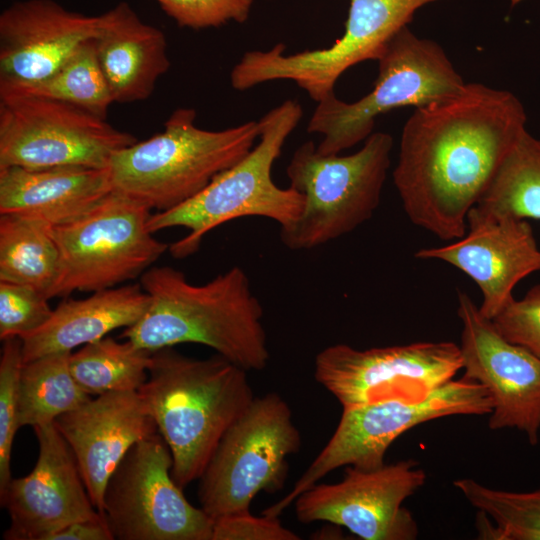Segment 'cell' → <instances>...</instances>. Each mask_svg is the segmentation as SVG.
<instances>
[{
    "label": "cell",
    "mask_w": 540,
    "mask_h": 540,
    "mask_svg": "<svg viewBox=\"0 0 540 540\" xmlns=\"http://www.w3.org/2000/svg\"><path fill=\"white\" fill-rule=\"evenodd\" d=\"M510 91L471 82L415 108L405 122L393 182L410 221L441 240L467 232V216L528 131Z\"/></svg>",
    "instance_id": "6da1fadb"
},
{
    "label": "cell",
    "mask_w": 540,
    "mask_h": 540,
    "mask_svg": "<svg viewBox=\"0 0 540 540\" xmlns=\"http://www.w3.org/2000/svg\"><path fill=\"white\" fill-rule=\"evenodd\" d=\"M140 284L149 306L121 338L151 352L183 343L201 344L247 371L267 366L263 307L239 266L201 285L190 283L173 267H152Z\"/></svg>",
    "instance_id": "7a4b0ae2"
},
{
    "label": "cell",
    "mask_w": 540,
    "mask_h": 540,
    "mask_svg": "<svg viewBox=\"0 0 540 540\" xmlns=\"http://www.w3.org/2000/svg\"><path fill=\"white\" fill-rule=\"evenodd\" d=\"M247 372L217 353L206 359L173 347L152 353L138 394L170 449L171 473L182 489L200 478L225 432L253 402Z\"/></svg>",
    "instance_id": "3957f363"
},
{
    "label": "cell",
    "mask_w": 540,
    "mask_h": 540,
    "mask_svg": "<svg viewBox=\"0 0 540 540\" xmlns=\"http://www.w3.org/2000/svg\"><path fill=\"white\" fill-rule=\"evenodd\" d=\"M196 115L177 108L160 133L116 152L108 166L113 191L151 210H170L243 159L259 138L258 121L211 131L195 125Z\"/></svg>",
    "instance_id": "277c9868"
},
{
    "label": "cell",
    "mask_w": 540,
    "mask_h": 540,
    "mask_svg": "<svg viewBox=\"0 0 540 540\" xmlns=\"http://www.w3.org/2000/svg\"><path fill=\"white\" fill-rule=\"evenodd\" d=\"M302 116V106L296 100L274 107L258 121L260 140L243 159L219 173L191 199L151 215L148 226L152 233L172 227L188 230L186 236L169 245L173 257L196 253L210 231L237 218L264 217L280 227L298 218L303 195L291 187H278L272 179V167Z\"/></svg>",
    "instance_id": "5b68a950"
},
{
    "label": "cell",
    "mask_w": 540,
    "mask_h": 540,
    "mask_svg": "<svg viewBox=\"0 0 540 540\" xmlns=\"http://www.w3.org/2000/svg\"><path fill=\"white\" fill-rule=\"evenodd\" d=\"M393 137L373 132L349 155H324L313 141L293 153L286 174L289 187L303 195L298 218L280 227L291 250H310L346 235L368 221L381 200L391 163Z\"/></svg>",
    "instance_id": "8992f818"
},
{
    "label": "cell",
    "mask_w": 540,
    "mask_h": 540,
    "mask_svg": "<svg viewBox=\"0 0 540 540\" xmlns=\"http://www.w3.org/2000/svg\"><path fill=\"white\" fill-rule=\"evenodd\" d=\"M377 62V78L365 96L348 103L332 93L317 103L307 131L322 136L319 153L340 154L369 137L381 114L442 100L466 83L440 44L408 26L388 41Z\"/></svg>",
    "instance_id": "52a82bcc"
},
{
    "label": "cell",
    "mask_w": 540,
    "mask_h": 540,
    "mask_svg": "<svg viewBox=\"0 0 540 540\" xmlns=\"http://www.w3.org/2000/svg\"><path fill=\"white\" fill-rule=\"evenodd\" d=\"M151 211L112 191L86 214L49 227L60 254L59 278L50 299L141 277L169 249L149 229Z\"/></svg>",
    "instance_id": "ba28073f"
},
{
    "label": "cell",
    "mask_w": 540,
    "mask_h": 540,
    "mask_svg": "<svg viewBox=\"0 0 540 540\" xmlns=\"http://www.w3.org/2000/svg\"><path fill=\"white\" fill-rule=\"evenodd\" d=\"M493 403L480 383L461 377L417 401L389 400L344 408L333 435L290 492L264 509L279 517L304 491L340 467L375 469L385 464L391 444L425 422L457 415H489Z\"/></svg>",
    "instance_id": "9c48e42d"
},
{
    "label": "cell",
    "mask_w": 540,
    "mask_h": 540,
    "mask_svg": "<svg viewBox=\"0 0 540 540\" xmlns=\"http://www.w3.org/2000/svg\"><path fill=\"white\" fill-rule=\"evenodd\" d=\"M300 447L288 403L275 392L255 397L225 432L198 479L200 507L213 520L249 510L258 493L284 486L288 457Z\"/></svg>",
    "instance_id": "30bf717a"
},
{
    "label": "cell",
    "mask_w": 540,
    "mask_h": 540,
    "mask_svg": "<svg viewBox=\"0 0 540 540\" xmlns=\"http://www.w3.org/2000/svg\"><path fill=\"white\" fill-rule=\"evenodd\" d=\"M344 32L332 45L285 54L283 43L243 54L230 72L231 86L248 90L274 80H291L315 102L334 92L351 67L376 60L388 41L408 26L421 7L438 0H348Z\"/></svg>",
    "instance_id": "8fae6325"
},
{
    "label": "cell",
    "mask_w": 540,
    "mask_h": 540,
    "mask_svg": "<svg viewBox=\"0 0 540 540\" xmlns=\"http://www.w3.org/2000/svg\"><path fill=\"white\" fill-rule=\"evenodd\" d=\"M137 139L72 104L32 95L0 94V168H108Z\"/></svg>",
    "instance_id": "7c38bea8"
},
{
    "label": "cell",
    "mask_w": 540,
    "mask_h": 540,
    "mask_svg": "<svg viewBox=\"0 0 540 540\" xmlns=\"http://www.w3.org/2000/svg\"><path fill=\"white\" fill-rule=\"evenodd\" d=\"M172 464L158 431L126 453L103 496L102 516L114 539L212 540L213 519L185 498Z\"/></svg>",
    "instance_id": "4fadbf2b"
},
{
    "label": "cell",
    "mask_w": 540,
    "mask_h": 540,
    "mask_svg": "<svg viewBox=\"0 0 540 540\" xmlns=\"http://www.w3.org/2000/svg\"><path fill=\"white\" fill-rule=\"evenodd\" d=\"M462 367L460 347L450 341L365 350L339 343L316 355L314 377L344 409L424 399L453 380Z\"/></svg>",
    "instance_id": "5bb4252c"
},
{
    "label": "cell",
    "mask_w": 540,
    "mask_h": 540,
    "mask_svg": "<svg viewBox=\"0 0 540 540\" xmlns=\"http://www.w3.org/2000/svg\"><path fill=\"white\" fill-rule=\"evenodd\" d=\"M425 482V471L410 459L375 469L348 466L340 482L316 483L293 504L303 523L330 522L364 540H413L418 525L403 503Z\"/></svg>",
    "instance_id": "9a60e30c"
},
{
    "label": "cell",
    "mask_w": 540,
    "mask_h": 540,
    "mask_svg": "<svg viewBox=\"0 0 540 540\" xmlns=\"http://www.w3.org/2000/svg\"><path fill=\"white\" fill-rule=\"evenodd\" d=\"M464 377L492 399L491 430L514 428L535 446L540 433V358L506 339L466 292L458 293Z\"/></svg>",
    "instance_id": "2e32d148"
},
{
    "label": "cell",
    "mask_w": 540,
    "mask_h": 540,
    "mask_svg": "<svg viewBox=\"0 0 540 540\" xmlns=\"http://www.w3.org/2000/svg\"><path fill=\"white\" fill-rule=\"evenodd\" d=\"M39 454L26 476L0 491L10 524L5 540H50L71 523L103 517L94 507L75 456L54 422L33 427Z\"/></svg>",
    "instance_id": "e0dca14e"
},
{
    "label": "cell",
    "mask_w": 540,
    "mask_h": 540,
    "mask_svg": "<svg viewBox=\"0 0 540 540\" xmlns=\"http://www.w3.org/2000/svg\"><path fill=\"white\" fill-rule=\"evenodd\" d=\"M467 230L451 244L420 249L414 256L446 262L469 276L482 293L481 313L492 320L514 299L515 286L540 271V249L527 220L495 216L477 206L468 213Z\"/></svg>",
    "instance_id": "ac0fdd59"
},
{
    "label": "cell",
    "mask_w": 540,
    "mask_h": 540,
    "mask_svg": "<svg viewBox=\"0 0 540 540\" xmlns=\"http://www.w3.org/2000/svg\"><path fill=\"white\" fill-rule=\"evenodd\" d=\"M70 446L89 497L102 515L106 484L126 453L157 432L138 391H111L90 398L54 421Z\"/></svg>",
    "instance_id": "d6986e66"
},
{
    "label": "cell",
    "mask_w": 540,
    "mask_h": 540,
    "mask_svg": "<svg viewBox=\"0 0 540 540\" xmlns=\"http://www.w3.org/2000/svg\"><path fill=\"white\" fill-rule=\"evenodd\" d=\"M97 28L98 16L68 10L54 0L12 3L0 14V82L46 78L95 38Z\"/></svg>",
    "instance_id": "ffe728a7"
},
{
    "label": "cell",
    "mask_w": 540,
    "mask_h": 540,
    "mask_svg": "<svg viewBox=\"0 0 540 540\" xmlns=\"http://www.w3.org/2000/svg\"><path fill=\"white\" fill-rule=\"evenodd\" d=\"M113 191L108 168H0V215L50 227L86 214Z\"/></svg>",
    "instance_id": "44dd1931"
},
{
    "label": "cell",
    "mask_w": 540,
    "mask_h": 540,
    "mask_svg": "<svg viewBox=\"0 0 540 540\" xmlns=\"http://www.w3.org/2000/svg\"><path fill=\"white\" fill-rule=\"evenodd\" d=\"M94 42L114 102L146 100L170 68L164 33L125 1L98 16Z\"/></svg>",
    "instance_id": "7402d4cb"
},
{
    "label": "cell",
    "mask_w": 540,
    "mask_h": 540,
    "mask_svg": "<svg viewBox=\"0 0 540 540\" xmlns=\"http://www.w3.org/2000/svg\"><path fill=\"white\" fill-rule=\"evenodd\" d=\"M148 306L149 296L141 284L95 291L84 299L66 297L44 325L21 338L23 362L51 353L72 352L115 329L130 327L142 318Z\"/></svg>",
    "instance_id": "603a6c76"
},
{
    "label": "cell",
    "mask_w": 540,
    "mask_h": 540,
    "mask_svg": "<svg viewBox=\"0 0 540 540\" xmlns=\"http://www.w3.org/2000/svg\"><path fill=\"white\" fill-rule=\"evenodd\" d=\"M48 225L0 215V281L32 287L50 299L60 254Z\"/></svg>",
    "instance_id": "cb8c5ba5"
},
{
    "label": "cell",
    "mask_w": 540,
    "mask_h": 540,
    "mask_svg": "<svg viewBox=\"0 0 540 540\" xmlns=\"http://www.w3.org/2000/svg\"><path fill=\"white\" fill-rule=\"evenodd\" d=\"M71 352H57L24 363L19 379V426L53 423L91 397L75 380Z\"/></svg>",
    "instance_id": "d4e9b609"
},
{
    "label": "cell",
    "mask_w": 540,
    "mask_h": 540,
    "mask_svg": "<svg viewBox=\"0 0 540 540\" xmlns=\"http://www.w3.org/2000/svg\"><path fill=\"white\" fill-rule=\"evenodd\" d=\"M0 94H23L66 102L107 118L114 102L101 69L94 38L78 49L52 74L30 83L0 82Z\"/></svg>",
    "instance_id": "484cf974"
},
{
    "label": "cell",
    "mask_w": 540,
    "mask_h": 540,
    "mask_svg": "<svg viewBox=\"0 0 540 540\" xmlns=\"http://www.w3.org/2000/svg\"><path fill=\"white\" fill-rule=\"evenodd\" d=\"M152 353L127 339L104 337L71 352L69 367L89 395L138 391L147 380Z\"/></svg>",
    "instance_id": "4316f807"
},
{
    "label": "cell",
    "mask_w": 540,
    "mask_h": 540,
    "mask_svg": "<svg viewBox=\"0 0 540 540\" xmlns=\"http://www.w3.org/2000/svg\"><path fill=\"white\" fill-rule=\"evenodd\" d=\"M478 511L479 536L497 540H540V486L528 492L499 490L472 478L453 482Z\"/></svg>",
    "instance_id": "83f0119b"
},
{
    "label": "cell",
    "mask_w": 540,
    "mask_h": 540,
    "mask_svg": "<svg viewBox=\"0 0 540 540\" xmlns=\"http://www.w3.org/2000/svg\"><path fill=\"white\" fill-rule=\"evenodd\" d=\"M476 206L495 216L540 220V138L524 134Z\"/></svg>",
    "instance_id": "f1b7e54d"
},
{
    "label": "cell",
    "mask_w": 540,
    "mask_h": 540,
    "mask_svg": "<svg viewBox=\"0 0 540 540\" xmlns=\"http://www.w3.org/2000/svg\"><path fill=\"white\" fill-rule=\"evenodd\" d=\"M23 364L21 339L4 340L0 358V491L12 478L11 456L14 437L20 427L19 379Z\"/></svg>",
    "instance_id": "f546056e"
},
{
    "label": "cell",
    "mask_w": 540,
    "mask_h": 540,
    "mask_svg": "<svg viewBox=\"0 0 540 540\" xmlns=\"http://www.w3.org/2000/svg\"><path fill=\"white\" fill-rule=\"evenodd\" d=\"M48 298L36 289L0 281V339L24 336L44 325L53 309Z\"/></svg>",
    "instance_id": "4dcf8cb0"
},
{
    "label": "cell",
    "mask_w": 540,
    "mask_h": 540,
    "mask_svg": "<svg viewBox=\"0 0 540 540\" xmlns=\"http://www.w3.org/2000/svg\"><path fill=\"white\" fill-rule=\"evenodd\" d=\"M181 28H218L248 20L254 0H151Z\"/></svg>",
    "instance_id": "1f68e13d"
},
{
    "label": "cell",
    "mask_w": 540,
    "mask_h": 540,
    "mask_svg": "<svg viewBox=\"0 0 540 540\" xmlns=\"http://www.w3.org/2000/svg\"><path fill=\"white\" fill-rule=\"evenodd\" d=\"M492 322L506 339L540 358V283L514 298Z\"/></svg>",
    "instance_id": "d6a6232c"
},
{
    "label": "cell",
    "mask_w": 540,
    "mask_h": 540,
    "mask_svg": "<svg viewBox=\"0 0 540 540\" xmlns=\"http://www.w3.org/2000/svg\"><path fill=\"white\" fill-rule=\"evenodd\" d=\"M301 537L282 525L279 517L254 516L249 510L213 520L212 540H299Z\"/></svg>",
    "instance_id": "836d02e7"
},
{
    "label": "cell",
    "mask_w": 540,
    "mask_h": 540,
    "mask_svg": "<svg viewBox=\"0 0 540 540\" xmlns=\"http://www.w3.org/2000/svg\"><path fill=\"white\" fill-rule=\"evenodd\" d=\"M114 536L103 517L77 521L51 536L50 540H113Z\"/></svg>",
    "instance_id": "e575fe53"
}]
</instances>
